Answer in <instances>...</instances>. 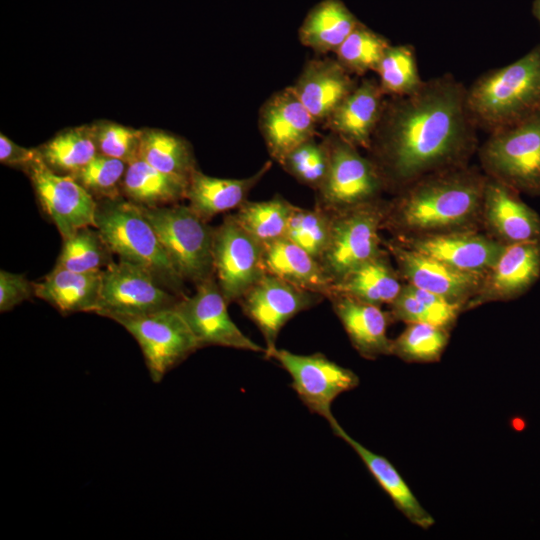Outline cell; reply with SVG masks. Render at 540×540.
Here are the masks:
<instances>
[{
    "instance_id": "obj_1",
    "label": "cell",
    "mask_w": 540,
    "mask_h": 540,
    "mask_svg": "<svg viewBox=\"0 0 540 540\" xmlns=\"http://www.w3.org/2000/svg\"><path fill=\"white\" fill-rule=\"evenodd\" d=\"M466 92L443 74L410 95L386 99L368 149L386 191L396 194L427 175L470 164L480 144Z\"/></svg>"
},
{
    "instance_id": "obj_2",
    "label": "cell",
    "mask_w": 540,
    "mask_h": 540,
    "mask_svg": "<svg viewBox=\"0 0 540 540\" xmlns=\"http://www.w3.org/2000/svg\"><path fill=\"white\" fill-rule=\"evenodd\" d=\"M486 174L466 165L413 182L387 201L383 229L394 239L481 231Z\"/></svg>"
},
{
    "instance_id": "obj_3",
    "label": "cell",
    "mask_w": 540,
    "mask_h": 540,
    "mask_svg": "<svg viewBox=\"0 0 540 540\" xmlns=\"http://www.w3.org/2000/svg\"><path fill=\"white\" fill-rule=\"evenodd\" d=\"M466 102L478 129L491 133L540 109V44L515 62L489 70L467 87Z\"/></svg>"
},
{
    "instance_id": "obj_4",
    "label": "cell",
    "mask_w": 540,
    "mask_h": 540,
    "mask_svg": "<svg viewBox=\"0 0 540 540\" xmlns=\"http://www.w3.org/2000/svg\"><path fill=\"white\" fill-rule=\"evenodd\" d=\"M95 228L113 254L150 272L160 285L182 294L184 280L172 266L139 205L121 197L97 201Z\"/></svg>"
},
{
    "instance_id": "obj_5",
    "label": "cell",
    "mask_w": 540,
    "mask_h": 540,
    "mask_svg": "<svg viewBox=\"0 0 540 540\" xmlns=\"http://www.w3.org/2000/svg\"><path fill=\"white\" fill-rule=\"evenodd\" d=\"M476 154L488 177L520 194L540 196V109L488 133Z\"/></svg>"
},
{
    "instance_id": "obj_6",
    "label": "cell",
    "mask_w": 540,
    "mask_h": 540,
    "mask_svg": "<svg viewBox=\"0 0 540 540\" xmlns=\"http://www.w3.org/2000/svg\"><path fill=\"white\" fill-rule=\"evenodd\" d=\"M155 230L172 266L184 281L195 285L214 275L213 230L190 206H140Z\"/></svg>"
},
{
    "instance_id": "obj_7",
    "label": "cell",
    "mask_w": 540,
    "mask_h": 540,
    "mask_svg": "<svg viewBox=\"0 0 540 540\" xmlns=\"http://www.w3.org/2000/svg\"><path fill=\"white\" fill-rule=\"evenodd\" d=\"M386 209L387 201L380 198L331 212L330 239L320 262L333 283L385 250L379 232Z\"/></svg>"
},
{
    "instance_id": "obj_8",
    "label": "cell",
    "mask_w": 540,
    "mask_h": 540,
    "mask_svg": "<svg viewBox=\"0 0 540 540\" xmlns=\"http://www.w3.org/2000/svg\"><path fill=\"white\" fill-rule=\"evenodd\" d=\"M325 140L329 150V170L317 191L318 207L333 213L380 199L386 187L371 158L363 156L359 148L333 133Z\"/></svg>"
},
{
    "instance_id": "obj_9",
    "label": "cell",
    "mask_w": 540,
    "mask_h": 540,
    "mask_svg": "<svg viewBox=\"0 0 540 540\" xmlns=\"http://www.w3.org/2000/svg\"><path fill=\"white\" fill-rule=\"evenodd\" d=\"M140 346L149 376L159 383L200 346L188 324L174 307L116 321Z\"/></svg>"
},
{
    "instance_id": "obj_10",
    "label": "cell",
    "mask_w": 540,
    "mask_h": 540,
    "mask_svg": "<svg viewBox=\"0 0 540 540\" xmlns=\"http://www.w3.org/2000/svg\"><path fill=\"white\" fill-rule=\"evenodd\" d=\"M179 299L150 272L119 259L103 270L95 313L118 321L174 307Z\"/></svg>"
},
{
    "instance_id": "obj_11",
    "label": "cell",
    "mask_w": 540,
    "mask_h": 540,
    "mask_svg": "<svg viewBox=\"0 0 540 540\" xmlns=\"http://www.w3.org/2000/svg\"><path fill=\"white\" fill-rule=\"evenodd\" d=\"M269 359L276 360L290 375L291 387L306 408L330 426L337 422L331 411L334 400L359 385L355 372L321 353L301 355L276 348Z\"/></svg>"
},
{
    "instance_id": "obj_12",
    "label": "cell",
    "mask_w": 540,
    "mask_h": 540,
    "mask_svg": "<svg viewBox=\"0 0 540 540\" xmlns=\"http://www.w3.org/2000/svg\"><path fill=\"white\" fill-rule=\"evenodd\" d=\"M264 246L228 215L214 228V275L227 301H239L265 274Z\"/></svg>"
},
{
    "instance_id": "obj_13",
    "label": "cell",
    "mask_w": 540,
    "mask_h": 540,
    "mask_svg": "<svg viewBox=\"0 0 540 540\" xmlns=\"http://www.w3.org/2000/svg\"><path fill=\"white\" fill-rule=\"evenodd\" d=\"M215 275L196 284L191 296H182L175 309L184 318L200 348L222 346L256 353L266 348L247 337L233 322Z\"/></svg>"
},
{
    "instance_id": "obj_14",
    "label": "cell",
    "mask_w": 540,
    "mask_h": 540,
    "mask_svg": "<svg viewBox=\"0 0 540 540\" xmlns=\"http://www.w3.org/2000/svg\"><path fill=\"white\" fill-rule=\"evenodd\" d=\"M324 296L266 273L240 300L244 314L257 326L269 359L277 348L283 326L298 313L312 308Z\"/></svg>"
},
{
    "instance_id": "obj_15",
    "label": "cell",
    "mask_w": 540,
    "mask_h": 540,
    "mask_svg": "<svg viewBox=\"0 0 540 540\" xmlns=\"http://www.w3.org/2000/svg\"><path fill=\"white\" fill-rule=\"evenodd\" d=\"M23 171L31 180L42 210L63 240L82 227H95L97 201L73 177L51 170L41 155Z\"/></svg>"
},
{
    "instance_id": "obj_16",
    "label": "cell",
    "mask_w": 540,
    "mask_h": 540,
    "mask_svg": "<svg viewBox=\"0 0 540 540\" xmlns=\"http://www.w3.org/2000/svg\"><path fill=\"white\" fill-rule=\"evenodd\" d=\"M383 245L396 262L400 277L419 289L438 294L464 307L477 293L484 274L454 268L410 249L395 239Z\"/></svg>"
},
{
    "instance_id": "obj_17",
    "label": "cell",
    "mask_w": 540,
    "mask_h": 540,
    "mask_svg": "<svg viewBox=\"0 0 540 540\" xmlns=\"http://www.w3.org/2000/svg\"><path fill=\"white\" fill-rule=\"evenodd\" d=\"M481 231L504 246L540 242V216L519 192L487 176Z\"/></svg>"
},
{
    "instance_id": "obj_18",
    "label": "cell",
    "mask_w": 540,
    "mask_h": 540,
    "mask_svg": "<svg viewBox=\"0 0 540 540\" xmlns=\"http://www.w3.org/2000/svg\"><path fill=\"white\" fill-rule=\"evenodd\" d=\"M540 277V242L505 246L495 264L485 272L477 293L465 311L491 302H506L525 294Z\"/></svg>"
},
{
    "instance_id": "obj_19",
    "label": "cell",
    "mask_w": 540,
    "mask_h": 540,
    "mask_svg": "<svg viewBox=\"0 0 540 540\" xmlns=\"http://www.w3.org/2000/svg\"><path fill=\"white\" fill-rule=\"evenodd\" d=\"M258 124L271 158L280 163L296 146L315 137L318 123L291 86L266 100Z\"/></svg>"
},
{
    "instance_id": "obj_20",
    "label": "cell",
    "mask_w": 540,
    "mask_h": 540,
    "mask_svg": "<svg viewBox=\"0 0 540 540\" xmlns=\"http://www.w3.org/2000/svg\"><path fill=\"white\" fill-rule=\"evenodd\" d=\"M395 240L410 249L468 272L485 273L495 264L505 248L479 230Z\"/></svg>"
},
{
    "instance_id": "obj_21",
    "label": "cell",
    "mask_w": 540,
    "mask_h": 540,
    "mask_svg": "<svg viewBox=\"0 0 540 540\" xmlns=\"http://www.w3.org/2000/svg\"><path fill=\"white\" fill-rule=\"evenodd\" d=\"M386 95L375 79H363L325 121L331 133L368 150L381 120Z\"/></svg>"
},
{
    "instance_id": "obj_22",
    "label": "cell",
    "mask_w": 540,
    "mask_h": 540,
    "mask_svg": "<svg viewBox=\"0 0 540 540\" xmlns=\"http://www.w3.org/2000/svg\"><path fill=\"white\" fill-rule=\"evenodd\" d=\"M358 83L337 59H313L306 63L292 86L317 123H325Z\"/></svg>"
},
{
    "instance_id": "obj_23",
    "label": "cell",
    "mask_w": 540,
    "mask_h": 540,
    "mask_svg": "<svg viewBox=\"0 0 540 540\" xmlns=\"http://www.w3.org/2000/svg\"><path fill=\"white\" fill-rule=\"evenodd\" d=\"M332 307L358 354L367 360L391 354L392 339L387 336L391 320L381 306L345 295L329 297Z\"/></svg>"
},
{
    "instance_id": "obj_24",
    "label": "cell",
    "mask_w": 540,
    "mask_h": 540,
    "mask_svg": "<svg viewBox=\"0 0 540 540\" xmlns=\"http://www.w3.org/2000/svg\"><path fill=\"white\" fill-rule=\"evenodd\" d=\"M330 427L334 435L356 452L370 474L407 520L422 529H429L435 524L434 517L422 506L399 471L387 458L372 452L352 438L338 421Z\"/></svg>"
},
{
    "instance_id": "obj_25",
    "label": "cell",
    "mask_w": 540,
    "mask_h": 540,
    "mask_svg": "<svg viewBox=\"0 0 540 540\" xmlns=\"http://www.w3.org/2000/svg\"><path fill=\"white\" fill-rule=\"evenodd\" d=\"M270 168L268 161L255 174L242 179L212 177L196 169L189 178L185 198L196 214L209 221L219 213L239 208Z\"/></svg>"
},
{
    "instance_id": "obj_26",
    "label": "cell",
    "mask_w": 540,
    "mask_h": 540,
    "mask_svg": "<svg viewBox=\"0 0 540 540\" xmlns=\"http://www.w3.org/2000/svg\"><path fill=\"white\" fill-rule=\"evenodd\" d=\"M266 273L300 288L330 297L333 282L321 262L287 238L264 246Z\"/></svg>"
},
{
    "instance_id": "obj_27",
    "label": "cell",
    "mask_w": 540,
    "mask_h": 540,
    "mask_svg": "<svg viewBox=\"0 0 540 540\" xmlns=\"http://www.w3.org/2000/svg\"><path fill=\"white\" fill-rule=\"evenodd\" d=\"M103 270L75 272L54 267L41 282L33 283L34 295L62 314L95 312Z\"/></svg>"
},
{
    "instance_id": "obj_28",
    "label": "cell",
    "mask_w": 540,
    "mask_h": 540,
    "mask_svg": "<svg viewBox=\"0 0 540 540\" xmlns=\"http://www.w3.org/2000/svg\"><path fill=\"white\" fill-rule=\"evenodd\" d=\"M385 249L378 256L347 273L332 285V295H345L382 306L391 304L403 284ZM330 296V297H331Z\"/></svg>"
},
{
    "instance_id": "obj_29",
    "label": "cell",
    "mask_w": 540,
    "mask_h": 540,
    "mask_svg": "<svg viewBox=\"0 0 540 540\" xmlns=\"http://www.w3.org/2000/svg\"><path fill=\"white\" fill-rule=\"evenodd\" d=\"M359 22L341 0H322L304 18L299 39L316 53L335 52Z\"/></svg>"
},
{
    "instance_id": "obj_30",
    "label": "cell",
    "mask_w": 540,
    "mask_h": 540,
    "mask_svg": "<svg viewBox=\"0 0 540 540\" xmlns=\"http://www.w3.org/2000/svg\"><path fill=\"white\" fill-rule=\"evenodd\" d=\"M187 182L158 171L138 158L129 163L122 181L125 199L143 207L176 204L186 196Z\"/></svg>"
},
{
    "instance_id": "obj_31",
    "label": "cell",
    "mask_w": 540,
    "mask_h": 540,
    "mask_svg": "<svg viewBox=\"0 0 540 540\" xmlns=\"http://www.w3.org/2000/svg\"><path fill=\"white\" fill-rule=\"evenodd\" d=\"M139 158L158 171L187 183L197 169L190 144L161 129H142Z\"/></svg>"
},
{
    "instance_id": "obj_32",
    "label": "cell",
    "mask_w": 540,
    "mask_h": 540,
    "mask_svg": "<svg viewBox=\"0 0 540 540\" xmlns=\"http://www.w3.org/2000/svg\"><path fill=\"white\" fill-rule=\"evenodd\" d=\"M38 150L51 170L60 175L73 176L98 154L93 125L63 130Z\"/></svg>"
},
{
    "instance_id": "obj_33",
    "label": "cell",
    "mask_w": 540,
    "mask_h": 540,
    "mask_svg": "<svg viewBox=\"0 0 540 540\" xmlns=\"http://www.w3.org/2000/svg\"><path fill=\"white\" fill-rule=\"evenodd\" d=\"M294 208L295 205L286 199L275 196L265 201H245L233 217L265 246L285 237Z\"/></svg>"
},
{
    "instance_id": "obj_34",
    "label": "cell",
    "mask_w": 540,
    "mask_h": 540,
    "mask_svg": "<svg viewBox=\"0 0 540 540\" xmlns=\"http://www.w3.org/2000/svg\"><path fill=\"white\" fill-rule=\"evenodd\" d=\"M450 339V330L428 323H411L392 339L391 354L408 363L440 361Z\"/></svg>"
},
{
    "instance_id": "obj_35",
    "label": "cell",
    "mask_w": 540,
    "mask_h": 540,
    "mask_svg": "<svg viewBox=\"0 0 540 540\" xmlns=\"http://www.w3.org/2000/svg\"><path fill=\"white\" fill-rule=\"evenodd\" d=\"M112 254L97 228L86 226L63 240L55 266L75 272L101 271L113 261Z\"/></svg>"
},
{
    "instance_id": "obj_36",
    "label": "cell",
    "mask_w": 540,
    "mask_h": 540,
    "mask_svg": "<svg viewBox=\"0 0 540 540\" xmlns=\"http://www.w3.org/2000/svg\"><path fill=\"white\" fill-rule=\"evenodd\" d=\"M378 83L388 97L410 95L420 88V77L414 48L410 45H389L377 69Z\"/></svg>"
},
{
    "instance_id": "obj_37",
    "label": "cell",
    "mask_w": 540,
    "mask_h": 540,
    "mask_svg": "<svg viewBox=\"0 0 540 540\" xmlns=\"http://www.w3.org/2000/svg\"><path fill=\"white\" fill-rule=\"evenodd\" d=\"M389 45L384 36L359 22L334 53L337 61L349 73L364 75L376 71Z\"/></svg>"
},
{
    "instance_id": "obj_38",
    "label": "cell",
    "mask_w": 540,
    "mask_h": 540,
    "mask_svg": "<svg viewBox=\"0 0 540 540\" xmlns=\"http://www.w3.org/2000/svg\"><path fill=\"white\" fill-rule=\"evenodd\" d=\"M332 213L320 207L305 209L295 206L285 238L321 260L330 239Z\"/></svg>"
},
{
    "instance_id": "obj_39",
    "label": "cell",
    "mask_w": 540,
    "mask_h": 540,
    "mask_svg": "<svg viewBox=\"0 0 540 540\" xmlns=\"http://www.w3.org/2000/svg\"><path fill=\"white\" fill-rule=\"evenodd\" d=\"M279 164L298 182L318 191L329 170L327 142L313 137L288 152Z\"/></svg>"
},
{
    "instance_id": "obj_40",
    "label": "cell",
    "mask_w": 540,
    "mask_h": 540,
    "mask_svg": "<svg viewBox=\"0 0 540 540\" xmlns=\"http://www.w3.org/2000/svg\"><path fill=\"white\" fill-rule=\"evenodd\" d=\"M128 164L97 154L73 177L96 201L116 200L122 195V181Z\"/></svg>"
},
{
    "instance_id": "obj_41",
    "label": "cell",
    "mask_w": 540,
    "mask_h": 540,
    "mask_svg": "<svg viewBox=\"0 0 540 540\" xmlns=\"http://www.w3.org/2000/svg\"><path fill=\"white\" fill-rule=\"evenodd\" d=\"M93 125L99 154L116 158L127 164L139 158L142 129H134L111 121Z\"/></svg>"
},
{
    "instance_id": "obj_42",
    "label": "cell",
    "mask_w": 540,
    "mask_h": 540,
    "mask_svg": "<svg viewBox=\"0 0 540 540\" xmlns=\"http://www.w3.org/2000/svg\"><path fill=\"white\" fill-rule=\"evenodd\" d=\"M408 285L429 313L434 325L449 330L455 326L459 315L464 312L462 305L451 302L438 294L419 289L411 284Z\"/></svg>"
},
{
    "instance_id": "obj_43",
    "label": "cell",
    "mask_w": 540,
    "mask_h": 540,
    "mask_svg": "<svg viewBox=\"0 0 540 540\" xmlns=\"http://www.w3.org/2000/svg\"><path fill=\"white\" fill-rule=\"evenodd\" d=\"M34 295L33 282L24 275L0 271V311L7 312Z\"/></svg>"
},
{
    "instance_id": "obj_44",
    "label": "cell",
    "mask_w": 540,
    "mask_h": 540,
    "mask_svg": "<svg viewBox=\"0 0 540 540\" xmlns=\"http://www.w3.org/2000/svg\"><path fill=\"white\" fill-rule=\"evenodd\" d=\"M40 156L38 148L28 149L21 147L5 136L0 134V162L22 170Z\"/></svg>"
},
{
    "instance_id": "obj_45",
    "label": "cell",
    "mask_w": 540,
    "mask_h": 540,
    "mask_svg": "<svg viewBox=\"0 0 540 540\" xmlns=\"http://www.w3.org/2000/svg\"><path fill=\"white\" fill-rule=\"evenodd\" d=\"M532 13H533L534 17L540 23V0H533Z\"/></svg>"
}]
</instances>
